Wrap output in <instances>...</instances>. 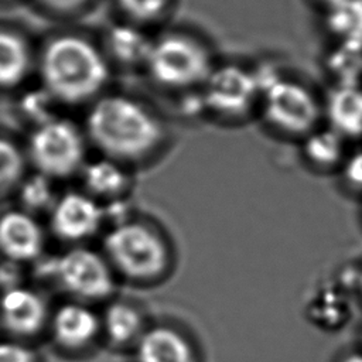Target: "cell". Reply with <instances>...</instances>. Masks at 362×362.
Masks as SVG:
<instances>
[{
	"label": "cell",
	"instance_id": "obj_16",
	"mask_svg": "<svg viewBox=\"0 0 362 362\" xmlns=\"http://www.w3.org/2000/svg\"><path fill=\"white\" fill-rule=\"evenodd\" d=\"M327 116L332 130L341 136L362 134V89L356 85H339L327 102Z\"/></svg>",
	"mask_w": 362,
	"mask_h": 362
},
{
	"label": "cell",
	"instance_id": "obj_12",
	"mask_svg": "<svg viewBox=\"0 0 362 362\" xmlns=\"http://www.w3.org/2000/svg\"><path fill=\"white\" fill-rule=\"evenodd\" d=\"M49 322L55 342L66 349L86 346L100 331V318L82 303L59 305Z\"/></svg>",
	"mask_w": 362,
	"mask_h": 362
},
{
	"label": "cell",
	"instance_id": "obj_28",
	"mask_svg": "<svg viewBox=\"0 0 362 362\" xmlns=\"http://www.w3.org/2000/svg\"><path fill=\"white\" fill-rule=\"evenodd\" d=\"M344 362H362V354H354V355H349Z\"/></svg>",
	"mask_w": 362,
	"mask_h": 362
},
{
	"label": "cell",
	"instance_id": "obj_5",
	"mask_svg": "<svg viewBox=\"0 0 362 362\" xmlns=\"http://www.w3.org/2000/svg\"><path fill=\"white\" fill-rule=\"evenodd\" d=\"M88 139L76 123L64 117L40 122L30 134L27 157L38 174L59 181L79 174L86 160Z\"/></svg>",
	"mask_w": 362,
	"mask_h": 362
},
{
	"label": "cell",
	"instance_id": "obj_21",
	"mask_svg": "<svg viewBox=\"0 0 362 362\" xmlns=\"http://www.w3.org/2000/svg\"><path fill=\"white\" fill-rule=\"evenodd\" d=\"M54 182L55 181L38 173L34 177L25 180L21 187V199L27 208L24 211H49L58 197L54 195Z\"/></svg>",
	"mask_w": 362,
	"mask_h": 362
},
{
	"label": "cell",
	"instance_id": "obj_2",
	"mask_svg": "<svg viewBox=\"0 0 362 362\" xmlns=\"http://www.w3.org/2000/svg\"><path fill=\"white\" fill-rule=\"evenodd\" d=\"M44 92L55 102L81 105L96 100L105 89L110 66L105 52L88 38L64 33L49 38L38 57Z\"/></svg>",
	"mask_w": 362,
	"mask_h": 362
},
{
	"label": "cell",
	"instance_id": "obj_26",
	"mask_svg": "<svg viewBox=\"0 0 362 362\" xmlns=\"http://www.w3.org/2000/svg\"><path fill=\"white\" fill-rule=\"evenodd\" d=\"M345 178L349 184L362 188V150L354 153L344 167Z\"/></svg>",
	"mask_w": 362,
	"mask_h": 362
},
{
	"label": "cell",
	"instance_id": "obj_19",
	"mask_svg": "<svg viewBox=\"0 0 362 362\" xmlns=\"http://www.w3.org/2000/svg\"><path fill=\"white\" fill-rule=\"evenodd\" d=\"M327 25L342 44L362 48V0H339L329 6Z\"/></svg>",
	"mask_w": 362,
	"mask_h": 362
},
{
	"label": "cell",
	"instance_id": "obj_24",
	"mask_svg": "<svg viewBox=\"0 0 362 362\" xmlns=\"http://www.w3.org/2000/svg\"><path fill=\"white\" fill-rule=\"evenodd\" d=\"M329 61L331 69L342 79H346L345 85H349L348 79H352L362 69V48L342 44V47L331 55Z\"/></svg>",
	"mask_w": 362,
	"mask_h": 362
},
{
	"label": "cell",
	"instance_id": "obj_22",
	"mask_svg": "<svg viewBox=\"0 0 362 362\" xmlns=\"http://www.w3.org/2000/svg\"><path fill=\"white\" fill-rule=\"evenodd\" d=\"M25 168V157L21 150L7 139L0 137V189L17 184Z\"/></svg>",
	"mask_w": 362,
	"mask_h": 362
},
{
	"label": "cell",
	"instance_id": "obj_7",
	"mask_svg": "<svg viewBox=\"0 0 362 362\" xmlns=\"http://www.w3.org/2000/svg\"><path fill=\"white\" fill-rule=\"evenodd\" d=\"M260 98L266 120L284 133H308L318 120L315 98L294 81L276 78L262 89Z\"/></svg>",
	"mask_w": 362,
	"mask_h": 362
},
{
	"label": "cell",
	"instance_id": "obj_14",
	"mask_svg": "<svg viewBox=\"0 0 362 362\" xmlns=\"http://www.w3.org/2000/svg\"><path fill=\"white\" fill-rule=\"evenodd\" d=\"M83 192L96 201H119L130 185V174L126 164L100 156L88 160L79 173Z\"/></svg>",
	"mask_w": 362,
	"mask_h": 362
},
{
	"label": "cell",
	"instance_id": "obj_11",
	"mask_svg": "<svg viewBox=\"0 0 362 362\" xmlns=\"http://www.w3.org/2000/svg\"><path fill=\"white\" fill-rule=\"evenodd\" d=\"M0 317L11 334L31 337L45 325L48 310L37 291L25 287H10L0 297Z\"/></svg>",
	"mask_w": 362,
	"mask_h": 362
},
{
	"label": "cell",
	"instance_id": "obj_30",
	"mask_svg": "<svg viewBox=\"0 0 362 362\" xmlns=\"http://www.w3.org/2000/svg\"><path fill=\"white\" fill-rule=\"evenodd\" d=\"M361 286H362V277H361Z\"/></svg>",
	"mask_w": 362,
	"mask_h": 362
},
{
	"label": "cell",
	"instance_id": "obj_20",
	"mask_svg": "<svg viewBox=\"0 0 362 362\" xmlns=\"http://www.w3.org/2000/svg\"><path fill=\"white\" fill-rule=\"evenodd\" d=\"M342 136L332 129L310 133L304 143L305 157L320 167L337 164L342 158Z\"/></svg>",
	"mask_w": 362,
	"mask_h": 362
},
{
	"label": "cell",
	"instance_id": "obj_3",
	"mask_svg": "<svg viewBox=\"0 0 362 362\" xmlns=\"http://www.w3.org/2000/svg\"><path fill=\"white\" fill-rule=\"evenodd\" d=\"M214 68L208 48L185 33L153 38L144 69L150 79L168 90L202 86Z\"/></svg>",
	"mask_w": 362,
	"mask_h": 362
},
{
	"label": "cell",
	"instance_id": "obj_8",
	"mask_svg": "<svg viewBox=\"0 0 362 362\" xmlns=\"http://www.w3.org/2000/svg\"><path fill=\"white\" fill-rule=\"evenodd\" d=\"M201 88L202 105L223 117L246 115L260 98L256 74L238 65L214 66Z\"/></svg>",
	"mask_w": 362,
	"mask_h": 362
},
{
	"label": "cell",
	"instance_id": "obj_27",
	"mask_svg": "<svg viewBox=\"0 0 362 362\" xmlns=\"http://www.w3.org/2000/svg\"><path fill=\"white\" fill-rule=\"evenodd\" d=\"M44 8L52 13H74L85 7L89 0H37Z\"/></svg>",
	"mask_w": 362,
	"mask_h": 362
},
{
	"label": "cell",
	"instance_id": "obj_4",
	"mask_svg": "<svg viewBox=\"0 0 362 362\" xmlns=\"http://www.w3.org/2000/svg\"><path fill=\"white\" fill-rule=\"evenodd\" d=\"M103 249L109 264L133 280L163 274L170 257L161 235L139 221H119L106 233Z\"/></svg>",
	"mask_w": 362,
	"mask_h": 362
},
{
	"label": "cell",
	"instance_id": "obj_15",
	"mask_svg": "<svg viewBox=\"0 0 362 362\" xmlns=\"http://www.w3.org/2000/svg\"><path fill=\"white\" fill-rule=\"evenodd\" d=\"M153 38L141 31L139 24L120 23L113 25L105 37L106 58L122 65H143L148 55Z\"/></svg>",
	"mask_w": 362,
	"mask_h": 362
},
{
	"label": "cell",
	"instance_id": "obj_17",
	"mask_svg": "<svg viewBox=\"0 0 362 362\" xmlns=\"http://www.w3.org/2000/svg\"><path fill=\"white\" fill-rule=\"evenodd\" d=\"M31 66L33 54L27 41L13 31H0V86L21 83Z\"/></svg>",
	"mask_w": 362,
	"mask_h": 362
},
{
	"label": "cell",
	"instance_id": "obj_6",
	"mask_svg": "<svg viewBox=\"0 0 362 362\" xmlns=\"http://www.w3.org/2000/svg\"><path fill=\"white\" fill-rule=\"evenodd\" d=\"M49 274L62 290L79 300H102L112 294V266L88 247H72L51 260Z\"/></svg>",
	"mask_w": 362,
	"mask_h": 362
},
{
	"label": "cell",
	"instance_id": "obj_1",
	"mask_svg": "<svg viewBox=\"0 0 362 362\" xmlns=\"http://www.w3.org/2000/svg\"><path fill=\"white\" fill-rule=\"evenodd\" d=\"M83 132L103 157L126 165L153 154L164 139L163 123L146 105L116 93L92 102Z\"/></svg>",
	"mask_w": 362,
	"mask_h": 362
},
{
	"label": "cell",
	"instance_id": "obj_9",
	"mask_svg": "<svg viewBox=\"0 0 362 362\" xmlns=\"http://www.w3.org/2000/svg\"><path fill=\"white\" fill-rule=\"evenodd\" d=\"M106 212L99 201L83 191H68L57 197L49 209V228L65 242H81L102 226Z\"/></svg>",
	"mask_w": 362,
	"mask_h": 362
},
{
	"label": "cell",
	"instance_id": "obj_18",
	"mask_svg": "<svg viewBox=\"0 0 362 362\" xmlns=\"http://www.w3.org/2000/svg\"><path fill=\"white\" fill-rule=\"evenodd\" d=\"M100 329L105 331L109 341L124 345L140 338L143 334V317L140 311L129 303L115 301L109 304L100 320Z\"/></svg>",
	"mask_w": 362,
	"mask_h": 362
},
{
	"label": "cell",
	"instance_id": "obj_23",
	"mask_svg": "<svg viewBox=\"0 0 362 362\" xmlns=\"http://www.w3.org/2000/svg\"><path fill=\"white\" fill-rule=\"evenodd\" d=\"M130 23L144 24L161 17L170 0H116Z\"/></svg>",
	"mask_w": 362,
	"mask_h": 362
},
{
	"label": "cell",
	"instance_id": "obj_29",
	"mask_svg": "<svg viewBox=\"0 0 362 362\" xmlns=\"http://www.w3.org/2000/svg\"><path fill=\"white\" fill-rule=\"evenodd\" d=\"M317 1H320V3H324L327 7H329V6L335 4V3H337V1H339V0H317Z\"/></svg>",
	"mask_w": 362,
	"mask_h": 362
},
{
	"label": "cell",
	"instance_id": "obj_13",
	"mask_svg": "<svg viewBox=\"0 0 362 362\" xmlns=\"http://www.w3.org/2000/svg\"><path fill=\"white\" fill-rule=\"evenodd\" d=\"M137 362H197L189 341L177 329L157 325L144 329L136 342Z\"/></svg>",
	"mask_w": 362,
	"mask_h": 362
},
{
	"label": "cell",
	"instance_id": "obj_10",
	"mask_svg": "<svg viewBox=\"0 0 362 362\" xmlns=\"http://www.w3.org/2000/svg\"><path fill=\"white\" fill-rule=\"evenodd\" d=\"M41 223L28 211H7L0 216V252L13 262L35 260L44 249Z\"/></svg>",
	"mask_w": 362,
	"mask_h": 362
},
{
	"label": "cell",
	"instance_id": "obj_25",
	"mask_svg": "<svg viewBox=\"0 0 362 362\" xmlns=\"http://www.w3.org/2000/svg\"><path fill=\"white\" fill-rule=\"evenodd\" d=\"M0 362H35V354L18 342H0Z\"/></svg>",
	"mask_w": 362,
	"mask_h": 362
}]
</instances>
